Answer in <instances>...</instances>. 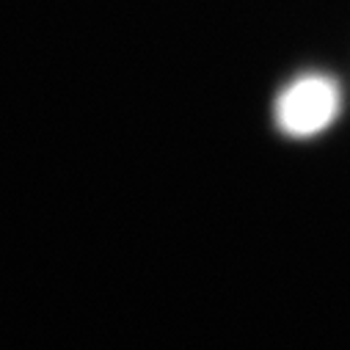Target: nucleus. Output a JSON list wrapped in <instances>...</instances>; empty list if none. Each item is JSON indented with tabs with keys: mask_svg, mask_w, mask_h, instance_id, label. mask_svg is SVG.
Segmentation results:
<instances>
[{
	"mask_svg": "<svg viewBox=\"0 0 350 350\" xmlns=\"http://www.w3.org/2000/svg\"><path fill=\"white\" fill-rule=\"evenodd\" d=\"M342 111L339 83L320 72H306L290 80L276 97L273 122L290 138H314L328 130Z\"/></svg>",
	"mask_w": 350,
	"mask_h": 350,
	"instance_id": "f257e3e1",
	"label": "nucleus"
}]
</instances>
